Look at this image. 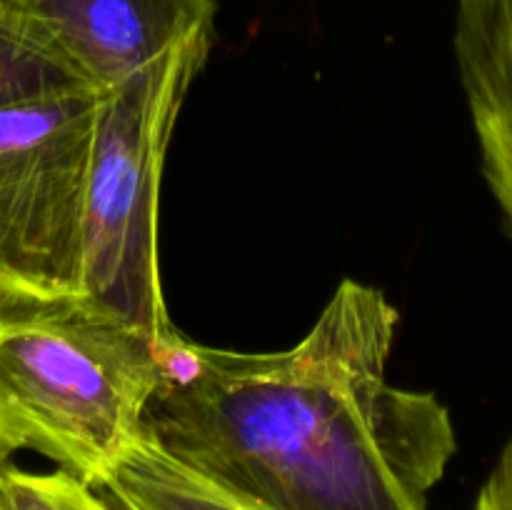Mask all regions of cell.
<instances>
[{
  "label": "cell",
  "instance_id": "11",
  "mask_svg": "<svg viewBox=\"0 0 512 510\" xmlns=\"http://www.w3.org/2000/svg\"><path fill=\"white\" fill-rule=\"evenodd\" d=\"M13 455H15V450L0 440V468H3L5 463H10V460H13Z\"/></svg>",
  "mask_w": 512,
  "mask_h": 510
},
{
  "label": "cell",
  "instance_id": "3",
  "mask_svg": "<svg viewBox=\"0 0 512 510\" xmlns=\"http://www.w3.org/2000/svg\"><path fill=\"white\" fill-rule=\"evenodd\" d=\"M213 43H190L100 93L83 200L78 303L170 348L178 330L163 303L158 205L178 113Z\"/></svg>",
  "mask_w": 512,
  "mask_h": 510
},
{
  "label": "cell",
  "instance_id": "8",
  "mask_svg": "<svg viewBox=\"0 0 512 510\" xmlns=\"http://www.w3.org/2000/svg\"><path fill=\"white\" fill-rule=\"evenodd\" d=\"M83 90L93 88L43 35L0 3V108Z\"/></svg>",
  "mask_w": 512,
  "mask_h": 510
},
{
  "label": "cell",
  "instance_id": "4",
  "mask_svg": "<svg viewBox=\"0 0 512 510\" xmlns=\"http://www.w3.org/2000/svg\"><path fill=\"white\" fill-rule=\"evenodd\" d=\"M98 105L83 90L0 108V313L80 298Z\"/></svg>",
  "mask_w": 512,
  "mask_h": 510
},
{
  "label": "cell",
  "instance_id": "6",
  "mask_svg": "<svg viewBox=\"0 0 512 510\" xmlns=\"http://www.w3.org/2000/svg\"><path fill=\"white\" fill-rule=\"evenodd\" d=\"M453 53L480 173L512 240V0H455Z\"/></svg>",
  "mask_w": 512,
  "mask_h": 510
},
{
  "label": "cell",
  "instance_id": "7",
  "mask_svg": "<svg viewBox=\"0 0 512 510\" xmlns=\"http://www.w3.org/2000/svg\"><path fill=\"white\" fill-rule=\"evenodd\" d=\"M113 510H260L140 440L100 485Z\"/></svg>",
  "mask_w": 512,
  "mask_h": 510
},
{
  "label": "cell",
  "instance_id": "2",
  "mask_svg": "<svg viewBox=\"0 0 512 510\" xmlns=\"http://www.w3.org/2000/svg\"><path fill=\"white\" fill-rule=\"evenodd\" d=\"M168 350L88 305L0 313V440L95 490L143 440Z\"/></svg>",
  "mask_w": 512,
  "mask_h": 510
},
{
  "label": "cell",
  "instance_id": "10",
  "mask_svg": "<svg viewBox=\"0 0 512 510\" xmlns=\"http://www.w3.org/2000/svg\"><path fill=\"white\" fill-rule=\"evenodd\" d=\"M470 510H512V435L480 485Z\"/></svg>",
  "mask_w": 512,
  "mask_h": 510
},
{
  "label": "cell",
  "instance_id": "9",
  "mask_svg": "<svg viewBox=\"0 0 512 510\" xmlns=\"http://www.w3.org/2000/svg\"><path fill=\"white\" fill-rule=\"evenodd\" d=\"M0 510H113V505L65 470L35 473L10 460L0 468Z\"/></svg>",
  "mask_w": 512,
  "mask_h": 510
},
{
  "label": "cell",
  "instance_id": "5",
  "mask_svg": "<svg viewBox=\"0 0 512 510\" xmlns=\"http://www.w3.org/2000/svg\"><path fill=\"white\" fill-rule=\"evenodd\" d=\"M93 90L115 88L190 43H213L215 0H0Z\"/></svg>",
  "mask_w": 512,
  "mask_h": 510
},
{
  "label": "cell",
  "instance_id": "1",
  "mask_svg": "<svg viewBox=\"0 0 512 510\" xmlns=\"http://www.w3.org/2000/svg\"><path fill=\"white\" fill-rule=\"evenodd\" d=\"M398 310L345 278L293 348L175 335L143 438L260 510H430L458 453L443 400L388 380Z\"/></svg>",
  "mask_w": 512,
  "mask_h": 510
}]
</instances>
